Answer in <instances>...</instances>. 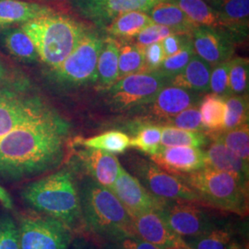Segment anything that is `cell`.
I'll use <instances>...</instances> for the list:
<instances>
[{
	"mask_svg": "<svg viewBox=\"0 0 249 249\" xmlns=\"http://www.w3.org/2000/svg\"><path fill=\"white\" fill-rule=\"evenodd\" d=\"M70 132V123L44 102L0 140V182L18 183L59 167Z\"/></svg>",
	"mask_w": 249,
	"mask_h": 249,
	"instance_id": "obj_1",
	"label": "cell"
},
{
	"mask_svg": "<svg viewBox=\"0 0 249 249\" xmlns=\"http://www.w3.org/2000/svg\"><path fill=\"white\" fill-rule=\"evenodd\" d=\"M19 196L31 211L60 221L73 232L83 227L78 181L69 167L27 184Z\"/></svg>",
	"mask_w": 249,
	"mask_h": 249,
	"instance_id": "obj_2",
	"label": "cell"
},
{
	"mask_svg": "<svg viewBox=\"0 0 249 249\" xmlns=\"http://www.w3.org/2000/svg\"><path fill=\"white\" fill-rule=\"evenodd\" d=\"M83 227L102 243L137 236L131 216L116 195L87 177L78 182Z\"/></svg>",
	"mask_w": 249,
	"mask_h": 249,
	"instance_id": "obj_3",
	"label": "cell"
},
{
	"mask_svg": "<svg viewBox=\"0 0 249 249\" xmlns=\"http://www.w3.org/2000/svg\"><path fill=\"white\" fill-rule=\"evenodd\" d=\"M36 45L39 58L51 70L71 54L88 31L80 21L53 12L19 25Z\"/></svg>",
	"mask_w": 249,
	"mask_h": 249,
	"instance_id": "obj_4",
	"label": "cell"
},
{
	"mask_svg": "<svg viewBox=\"0 0 249 249\" xmlns=\"http://www.w3.org/2000/svg\"><path fill=\"white\" fill-rule=\"evenodd\" d=\"M178 177L196 193L200 203L240 216L249 213V187L231 175L205 166Z\"/></svg>",
	"mask_w": 249,
	"mask_h": 249,
	"instance_id": "obj_5",
	"label": "cell"
},
{
	"mask_svg": "<svg viewBox=\"0 0 249 249\" xmlns=\"http://www.w3.org/2000/svg\"><path fill=\"white\" fill-rule=\"evenodd\" d=\"M20 249H69L74 232L64 223L34 211L18 215Z\"/></svg>",
	"mask_w": 249,
	"mask_h": 249,
	"instance_id": "obj_6",
	"label": "cell"
},
{
	"mask_svg": "<svg viewBox=\"0 0 249 249\" xmlns=\"http://www.w3.org/2000/svg\"><path fill=\"white\" fill-rule=\"evenodd\" d=\"M169 83L170 78L159 71L129 75L107 88V102L117 111L148 106Z\"/></svg>",
	"mask_w": 249,
	"mask_h": 249,
	"instance_id": "obj_7",
	"label": "cell"
},
{
	"mask_svg": "<svg viewBox=\"0 0 249 249\" xmlns=\"http://www.w3.org/2000/svg\"><path fill=\"white\" fill-rule=\"evenodd\" d=\"M104 40L89 30L71 54L52 70L53 80L64 86H80L97 80V62Z\"/></svg>",
	"mask_w": 249,
	"mask_h": 249,
	"instance_id": "obj_8",
	"label": "cell"
},
{
	"mask_svg": "<svg viewBox=\"0 0 249 249\" xmlns=\"http://www.w3.org/2000/svg\"><path fill=\"white\" fill-rule=\"evenodd\" d=\"M131 168L136 178L153 195L167 200L200 203L196 193L181 178L161 169L153 161L137 158Z\"/></svg>",
	"mask_w": 249,
	"mask_h": 249,
	"instance_id": "obj_9",
	"label": "cell"
},
{
	"mask_svg": "<svg viewBox=\"0 0 249 249\" xmlns=\"http://www.w3.org/2000/svg\"><path fill=\"white\" fill-rule=\"evenodd\" d=\"M158 213L181 237H194L220 228L217 219L193 202L165 200Z\"/></svg>",
	"mask_w": 249,
	"mask_h": 249,
	"instance_id": "obj_10",
	"label": "cell"
},
{
	"mask_svg": "<svg viewBox=\"0 0 249 249\" xmlns=\"http://www.w3.org/2000/svg\"><path fill=\"white\" fill-rule=\"evenodd\" d=\"M167 0H71L73 9L84 18L102 28L116 17L130 11L148 12Z\"/></svg>",
	"mask_w": 249,
	"mask_h": 249,
	"instance_id": "obj_11",
	"label": "cell"
},
{
	"mask_svg": "<svg viewBox=\"0 0 249 249\" xmlns=\"http://www.w3.org/2000/svg\"><path fill=\"white\" fill-rule=\"evenodd\" d=\"M110 190L123 204L130 216L156 211L167 199L153 195L126 170L120 166L118 176Z\"/></svg>",
	"mask_w": 249,
	"mask_h": 249,
	"instance_id": "obj_12",
	"label": "cell"
},
{
	"mask_svg": "<svg viewBox=\"0 0 249 249\" xmlns=\"http://www.w3.org/2000/svg\"><path fill=\"white\" fill-rule=\"evenodd\" d=\"M191 36L195 53L212 67L231 60L236 42L229 32L197 26Z\"/></svg>",
	"mask_w": 249,
	"mask_h": 249,
	"instance_id": "obj_13",
	"label": "cell"
},
{
	"mask_svg": "<svg viewBox=\"0 0 249 249\" xmlns=\"http://www.w3.org/2000/svg\"><path fill=\"white\" fill-rule=\"evenodd\" d=\"M136 235L160 249L187 247L183 237L173 231L156 211L131 216Z\"/></svg>",
	"mask_w": 249,
	"mask_h": 249,
	"instance_id": "obj_14",
	"label": "cell"
},
{
	"mask_svg": "<svg viewBox=\"0 0 249 249\" xmlns=\"http://www.w3.org/2000/svg\"><path fill=\"white\" fill-rule=\"evenodd\" d=\"M151 159L161 169L175 176H182L206 166V153L200 148L176 146L164 147L151 155Z\"/></svg>",
	"mask_w": 249,
	"mask_h": 249,
	"instance_id": "obj_15",
	"label": "cell"
},
{
	"mask_svg": "<svg viewBox=\"0 0 249 249\" xmlns=\"http://www.w3.org/2000/svg\"><path fill=\"white\" fill-rule=\"evenodd\" d=\"M76 155L89 178L108 189L112 187L121 166L115 154L84 147L76 151Z\"/></svg>",
	"mask_w": 249,
	"mask_h": 249,
	"instance_id": "obj_16",
	"label": "cell"
},
{
	"mask_svg": "<svg viewBox=\"0 0 249 249\" xmlns=\"http://www.w3.org/2000/svg\"><path fill=\"white\" fill-rule=\"evenodd\" d=\"M200 100V93L169 84L160 89L150 104L151 116L166 121L189 107H196Z\"/></svg>",
	"mask_w": 249,
	"mask_h": 249,
	"instance_id": "obj_17",
	"label": "cell"
},
{
	"mask_svg": "<svg viewBox=\"0 0 249 249\" xmlns=\"http://www.w3.org/2000/svg\"><path fill=\"white\" fill-rule=\"evenodd\" d=\"M219 14L224 29L236 43L249 36V0H215L210 3Z\"/></svg>",
	"mask_w": 249,
	"mask_h": 249,
	"instance_id": "obj_18",
	"label": "cell"
},
{
	"mask_svg": "<svg viewBox=\"0 0 249 249\" xmlns=\"http://www.w3.org/2000/svg\"><path fill=\"white\" fill-rule=\"evenodd\" d=\"M206 153V166L227 173L249 187V161L241 159L223 143L214 141Z\"/></svg>",
	"mask_w": 249,
	"mask_h": 249,
	"instance_id": "obj_19",
	"label": "cell"
},
{
	"mask_svg": "<svg viewBox=\"0 0 249 249\" xmlns=\"http://www.w3.org/2000/svg\"><path fill=\"white\" fill-rule=\"evenodd\" d=\"M55 12L52 8L30 0H0V31Z\"/></svg>",
	"mask_w": 249,
	"mask_h": 249,
	"instance_id": "obj_20",
	"label": "cell"
},
{
	"mask_svg": "<svg viewBox=\"0 0 249 249\" xmlns=\"http://www.w3.org/2000/svg\"><path fill=\"white\" fill-rule=\"evenodd\" d=\"M212 66L196 53L192 56L185 70L170 79V85L190 89L198 93L210 91Z\"/></svg>",
	"mask_w": 249,
	"mask_h": 249,
	"instance_id": "obj_21",
	"label": "cell"
},
{
	"mask_svg": "<svg viewBox=\"0 0 249 249\" xmlns=\"http://www.w3.org/2000/svg\"><path fill=\"white\" fill-rule=\"evenodd\" d=\"M0 45L12 57L20 62H36L39 58L31 37L21 27H9L0 31Z\"/></svg>",
	"mask_w": 249,
	"mask_h": 249,
	"instance_id": "obj_22",
	"label": "cell"
},
{
	"mask_svg": "<svg viewBox=\"0 0 249 249\" xmlns=\"http://www.w3.org/2000/svg\"><path fill=\"white\" fill-rule=\"evenodd\" d=\"M146 13L154 23L172 28L182 35H191L197 27L172 0L160 2Z\"/></svg>",
	"mask_w": 249,
	"mask_h": 249,
	"instance_id": "obj_23",
	"label": "cell"
},
{
	"mask_svg": "<svg viewBox=\"0 0 249 249\" xmlns=\"http://www.w3.org/2000/svg\"><path fill=\"white\" fill-rule=\"evenodd\" d=\"M153 23V20L146 12L130 11L116 17L104 29L110 36L130 39L137 37L145 28Z\"/></svg>",
	"mask_w": 249,
	"mask_h": 249,
	"instance_id": "obj_24",
	"label": "cell"
},
{
	"mask_svg": "<svg viewBox=\"0 0 249 249\" xmlns=\"http://www.w3.org/2000/svg\"><path fill=\"white\" fill-rule=\"evenodd\" d=\"M120 45L108 38L102 47L97 62V80L104 88H108L118 80V57Z\"/></svg>",
	"mask_w": 249,
	"mask_h": 249,
	"instance_id": "obj_25",
	"label": "cell"
},
{
	"mask_svg": "<svg viewBox=\"0 0 249 249\" xmlns=\"http://www.w3.org/2000/svg\"><path fill=\"white\" fill-rule=\"evenodd\" d=\"M197 26L225 30L218 12L205 0H172ZM226 31V30H225Z\"/></svg>",
	"mask_w": 249,
	"mask_h": 249,
	"instance_id": "obj_26",
	"label": "cell"
},
{
	"mask_svg": "<svg viewBox=\"0 0 249 249\" xmlns=\"http://www.w3.org/2000/svg\"><path fill=\"white\" fill-rule=\"evenodd\" d=\"M226 98L214 93L207 94L199 102L202 124L210 135L220 133L224 128Z\"/></svg>",
	"mask_w": 249,
	"mask_h": 249,
	"instance_id": "obj_27",
	"label": "cell"
},
{
	"mask_svg": "<svg viewBox=\"0 0 249 249\" xmlns=\"http://www.w3.org/2000/svg\"><path fill=\"white\" fill-rule=\"evenodd\" d=\"M77 143L85 148L108 153H123L130 147V138L121 131L112 130L88 139H78Z\"/></svg>",
	"mask_w": 249,
	"mask_h": 249,
	"instance_id": "obj_28",
	"label": "cell"
},
{
	"mask_svg": "<svg viewBox=\"0 0 249 249\" xmlns=\"http://www.w3.org/2000/svg\"><path fill=\"white\" fill-rule=\"evenodd\" d=\"M184 240L191 249H241L231 231L222 228L194 237H187Z\"/></svg>",
	"mask_w": 249,
	"mask_h": 249,
	"instance_id": "obj_29",
	"label": "cell"
},
{
	"mask_svg": "<svg viewBox=\"0 0 249 249\" xmlns=\"http://www.w3.org/2000/svg\"><path fill=\"white\" fill-rule=\"evenodd\" d=\"M208 135L202 131L181 129L171 125L161 126L160 145L164 147L187 146L201 148L208 144Z\"/></svg>",
	"mask_w": 249,
	"mask_h": 249,
	"instance_id": "obj_30",
	"label": "cell"
},
{
	"mask_svg": "<svg viewBox=\"0 0 249 249\" xmlns=\"http://www.w3.org/2000/svg\"><path fill=\"white\" fill-rule=\"evenodd\" d=\"M212 138L214 141L223 143L241 159L249 161V124H243L229 130H223L220 133L212 135Z\"/></svg>",
	"mask_w": 249,
	"mask_h": 249,
	"instance_id": "obj_31",
	"label": "cell"
},
{
	"mask_svg": "<svg viewBox=\"0 0 249 249\" xmlns=\"http://www.w3.org/2000/svg\"><path fill=\"white\" fill-rule=\"evenodd\" d=\"M144 71V50L136 44H126L120 46L118 57V80Z\"/></svg>",
	"mask_w": 249,
	"mask_h": 249,
	"instance_id": "obj_32",
	"label": "cell"
},
{
	"mask_svg": "<svg viewBox=\"0 0 249 249\" xmlns=\"http://www.w3.org/2000/svg\"><path fill=\"white\" fill-rule=\"evenodd\" d=\"M226 110L223 130L249 124V95H231L225 101Z\"/></svg>",
	"mask_w": 249,
	"mask_h": 249,
	"instance_id": "obj_33",
	"label": "cell"
},
{
	"mask_svg": "<svg viewBox=\"0 0 249 249\" xmlns=\"http://www.w3.org/2000/svg\"><path fill=\"white\" fill-rule=\"evenodd\" d=\"M229 88L231 95H249V58L235 57L230 60Z\"/></svg>",
	"mask_w": 249,
	"mask_h": 249,
	"instance_id": "obj_34",
	"label": "cell"
},
{
	"mask_svg": "<svg viewBox=\"0 0 249 249\" xmlns=\"http://www.w3.org/2000/svg\"><path fill=\"white\" fill-rule=\"evenodd\" d=\"M194 54L195 51L193 47L192 37L190 36L178 52L165 57L158 71L171 79L185 70Z\"/></svg>",
	"mask_w": 249,
	"mask_h": 249,
	"instance_id": "obj_35",
	"label": "cell"
},
{
	"mask_svg": "<svg viewBox=\"0 0 249 249\" xmlns=\"http://www.w3.org/2000/svg\"><path fill=\"white\" fill-rule=\"evenodd\" d=\"M161 126L146 125L142 126L132 139L130 146L147 154L154 155L160 147Z\"/></svg>",
	"mask_w": 249,
	"mask_h": 249,
	"instance_id": "obj_36",
	"label": "cell"
},
{
	"mask_svg": "<svg viewBox=\"0 0 249 249\" xmlns=\"http://www.w3.org/2000/svg\"><path fill=\"white\" fill-rule=\"evenodd\" d=\"M166 125L175 126L181 129L206 132L202 124L201 115L197 107H191L182 111L177 116H173L165 121Z\"/></svg>",
	"mask_w": 249,
	"mask_h": 249,
	"instance_id": "obj_37",
	"label": "cell"
},
{
	"mask_svg": "<svg viewBox=\"0 0 249 249\" xmlns=\"http://www.w3.org/2000/svg\"><path fill=\"white\" fill-rule=\"evenodd\" d=\"M229 66L230 60L215 66L210 79V90L224 98L231 96L229 88Z\"/></svg>",
	"mask_w": 249,
	"mask_h": 249,
	"instance_id": "obj_38",
	"label": "cell"
},
{
	"mask_svg": "<svg viewBox=\"0 0 249 249\" xmlns=\"http://www.w3.org/2000/svg\"><path fill=\"white\" fill-rule=\"evenodd\" d=\"M0 249H20L18 225L9 214L0 217Z\"/></svg>",
	"mask_w": 249,
	"mask_h": 249,
	"instance_id": "obj_39",
	"label": "cell"
},
{
	"mask_svg": "<svg viewBox=\"0 0 249 249\" xmlns=\"http://www.w3.org/2000/svg\"><path fill=\"white\" fill-rule=\"evenodd\" d=\"M174 34H179V33L169 27L153 23L150 26L145 28L139 34V36L136 37L137 38L136 45L144 50L146 46L154 43L161 42L164 38Z\"/></svg>",
	"mask_w": 249,
	"mask_h": 249,
	"instance_id": "obj_40",
	"label": "cell"
},
{
	"mask_svg": "<svg viewBox=\"0 0 249 249\" xmlns=\"http://www.w3.org/2000/svg\"><path fill=\"white\" fill-rule=\"evenodd\" d=\"M101 249H160L138 236H126L102 243Z\"/></svg>",
	"mask_w": 249,
	"mask_h": 249,
	"instance_id": "obj_41",
	"label": "cell"
},
{
	"mask_svg": "<svg viewBox=\"0 0 249 249\" xmlns=\"http://www.w3.org/2000/svg\"><path fill=\"white\" fill-rule=\"evenodd\" d=\"M145 71H158L165 59V53L160 42L154 43L144 48Z\"/></svg>",
	"mask_w": 249,
	"mask_h": 249,
	"instance_id": "obj_42",
	"label": "cell"
},
{
	"mask_svg": "<svg viewBox=\"0 0 249 249\" xmlns=\"http://www.w3.org/2000/svg\"><path fill=\"white\" fill-rule=\"evenodd\" d=\"M191 35H181V34H174L164 38L160 44L163 48L165 56L173 55L174 53L178 52L184 44L186 43L188 37Z\"/></svg>",
	"mask_w": 249,
	"mask_h": 249,
	"instance_id": "obj_43",
	"label": "cell"
},
{
	"mask_svg": "<svg viewBox=\"0 0 249 249\" xmlns=\"http://www.w3.org/2000/svg\"><path fill=\"white\" fill-rule=\"evenodd\" d=\"M69 249H96L94 245L83 236L74 237Z\"/></svg>",
	"mask_w": 249,
	"mask_h": 249,
	"instance_id": "obj_44",
	"label": "cell"
},
{
	"mask_svg": "<svg viewBox=\"0 0 249 249\" xmlns=\"http://www.w3.org/2000/svg\"><path fill=\"white\" fill-rule=\"evenodd\" d=\"M8 80H9V70L0 59V86L6 85L5 83H8Z\"/></svg>",
	"mask_w": 249,
	"mask_h": 249,
	"instance_id": "obj_45",
	"label": "cell"
},
{
	"mask_svg": "<svg viewBox=\"0 0 249 249\" xmlns=\"http://www.w3.org/2000/svg\"><path fill=\"white\" fill-rule=\"evenodd\" d=\"M191 249L190 248H188V247H182V248H176V249Z\"/></svg>",
	"mask_w": 249,
	"mask_h": 249,
	"instance_id": "obj_46",
	"label": "cell"
},
{
	"mask_svg": "<svg viewBox=\"0 0 249 249\" xmlns=\"http://www.w3.org/2000/svg\"><path fill=\"white\" fill-rule=\"evenodd\" d=\"M205 1H207V2H208V3H209V4H210V3H212V2H213V1H215V0H205Z\"/></svg>",
	"mask_w": 249,
	"mask_h": 249,
	"instance_id": "obj_47",
	"label": "cell"
},
{
	"mask_svg": "<svg viewBox=\"0 0 249 249\" xmlns=\"http://www.w3.org/2000/svg\"><path fill=\"white\" fill-rule=\"evenodd\" d=\"M30 1H40V0H30Z\"/></svg>",
	"mask_w": 249,
	"mask_h": 249,
	"instance_id": "obj_48",
	"label": "cell"
}]
</instances>
